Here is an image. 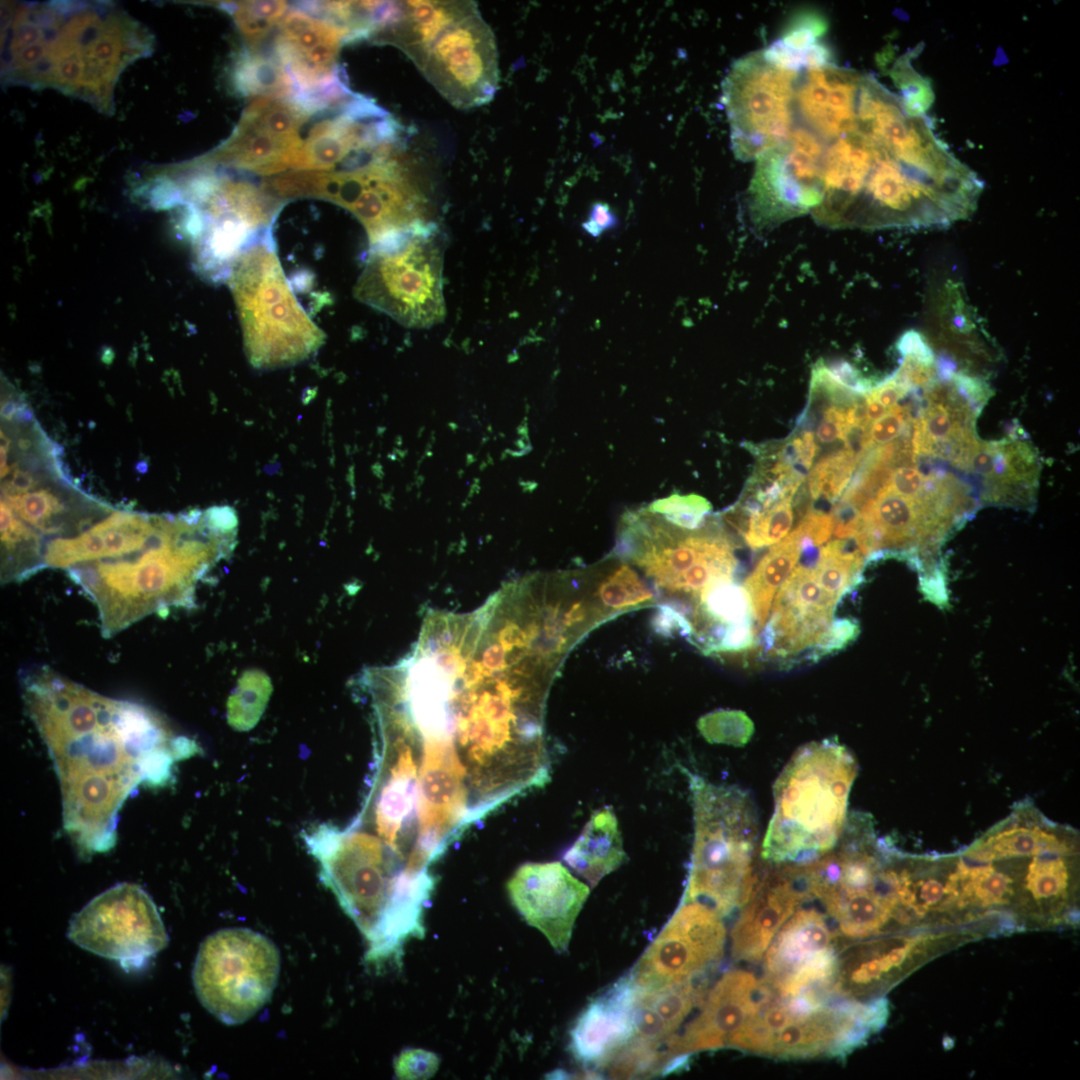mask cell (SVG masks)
I'll return each mask as SVG.
<instances>
[{
    "instance_id": "1",
    "label": "cell",
    "mask_w": 1080,
    "mask_h": 1080,
    "mask_svg": "<svg viewBox=\"0 0 1080 1080\" xmlns=\"http://www.w3.org/2000/svg\"><path fill=\"white\" fill-rule=\"evenodd\" d=\"M565 657L505 603L432 612L399 662L405 714L422 737L453 746L475 820L550 778L548 694Z\"/></svg>"
},
{
    "instance_id": "2",
    "label": "cell",
    "mask_w": 1080,
    "mask_h": 1080,
    "mask_svg": "<svg viewBox=\"0 0 1080 1080\" xmlns=\"http://www.w3.org/2000/svg\"><path fill=\"white\" fill-rule=\"evenodd\" d=\"M21 690L60 782L64 828L84 858L115 846L118 813L139 786H165L174 763L198 751L152 709L105 697L48 666L24 671Z\"/></svg>"
},
{
    "instance_id": "3",
    "label": "cell",
    "mask_w": 1080,
    "mask_h": 1080,
    "mask_svg": "<svg viewBox=\"0 0 1080 1080\" xmlns=\"http://www.w3.org/2000/svg\"><path fill=\"white\" fill-rule=\"evenodd\" d=\"M823 143L811 215L829 228L947 227L965 215L980 186L929 120L869 74L855 123Z\"/></svg>"
},
{
    "instance_id": "4",
    "label": "cell",
    "mask_w": 1080,
    "mask_h": 1080,
    "mask_svg": "<svg viewBox=\"0 0 1080 1080\" xmlns=\"http://www.w3.org/2000/svg\"><path fill=\"white\" fill-rule=\"evenodd\" d=\"M4 15L6 80L53 88L107 113L121 72L152 50L148 29L108 4L21 3Z\"/></svg>"
},
{
    "instance_id": "5",
    "label": "cell",
    "mask_w": 1080,
    "mask_h": 1080,
    "mask_svg": "<svg viewBox=\"0 0 1080 1080\" xmlns=\"http://www.w3.org/2000/svg\"><path fill=\"white\" fill-rule=\"evenodd\" d=\"M162 516L144 547L66 570L97 608L105 638L152 614L192 605L198 583L233 551L238 520L227 505Z\"/></svg>"
},
{
    "instance_id": "6",
    "label": "cell",
    "mask_w": 1080,
    "mask_h": 1080,
    "mask_svg": "<svg viewBox=\"0 0 1080 1080\" xmlns=\"http://www.w3.org/2000/svg\"><path fill=\"white\" fill-rule=\"evenodd\" d=\"M303 839L318 862L320 880L366 941V961L377 968L399 964L405 944L424 936L435 880L413 874L355 820L344 830L318 825Z\"/></svg>"
},
{
    "instance_id": "7",
    "label": "cell",
    "mask_w": 1080,
    "mask_h": 1080,
    "mask_svg": "<svg viewBox=\"0 0 1080 1080\" xmlns=\"http://www.w3.org/2000/svg\"><path fill=\"white\" fill-rule=\"evenodd\" d=\"M371 39L401 49L457 108L481 106L496 93V43L474 2H395Z\"/></svg>"
},
{
    "instance_id": "8",
    "label": "cell",
    "mask_w": 1080,
    "mask_h": 1080,
    "mask_svg": "<svg viewBox=\"0 0 1080 1080\" xmlns=\"http://www.w3.org/2000/svg\"><path fill=\"white\" fill-rule=\"evenodd\" d=\"M854 756L837 738L800 747L773 785L774 811L761 845L769 864H806L837 844L857 776Z\"/></svg>"
},
{
    "instance_id": "9",
    "label": "cell",
    "mask_w": 1080,
    "mask_h": 1080,
    "mask_svg": "<svg viewBox=\"0 0 1080 1080\" xmlns=\"http://www.w3.org/2000/svg\"><path fill=\"white\" fill-rule=\"evenodd\" d=\"M694 839L682 902H699L725 917L748 901L758 874L754 856L758 818L750 794L686 771Z\"/></svg>"
},
{
    "instance_id": "10",
    "label": "cell",
    "mask_w": 1080,
    "mask_h": 1080,
    "mask_svg": "<svg viewBox=\"0 0 1080 1080\" xmlns=\"http://www.w3.org/2000/svg\"><path fill=\"white\" fill-rule=\"evenodd\" d=\"M229 285L245 354L253 367L269 370L297 364L324 343V332L298 302L285 276L272 231L236 259Z\"/></svg>"
},
{
    "instance_id": "11",
    "label": "cell",
    "mask_w": 1080,
    "mask_h": 1080,
    "mask_svg": "<svg viewBox=\"0 0 1080 1080\" xmlns=\"http://www.w3.org/2000/svg\"><path fill=\"white\" fill-rule=\"evenodd\" d=\"M185 179L186 225L198 263L213 278L229 277L236 259L272 231L285 203L245 176L214 172L201 161Z\"/></svg>"
},
{
    "instance_id": "12",
    "label": "cell",
    "mask_w": 1080,
    "mask_h": 1080,
    "mask_svg": "<svg viewBox=\"0 0 1080 1080\" xmlns=\"http://www.w3.org/2000/svg\"><path fill=\"white\" fill-rule=\"evenodd\" d=\"M443 247L435 223L370 246L354 295L411 328H428L445 317Z\"/></svg>"
},
{
    "instance_id": "13",
    "label": "cell",
    "mask_w": 1080,
    "mask_h": 1080,
    "mask_svg": "<svg viewBox=\"0 0 1080 1080\" xmlns=\"http://www.w3.org/2000/svg\"><path fill=\"white\" fill-rule=\"evenodd\" d=\"M313 198L350 211L370 246L431 223V204L407 144L360 168L316 174Z\"/></svg>"
},
{
    "instance_id": "14",
    "label": "cell",
    "mask_w": 1080,
    "mask_h": 1080,
    "mask_svg": "<svg viewBox=\"0 0 1080 1080\" xmlns=\"http://www.w3.org/2000/svg\"><path fill=\"white\" fill-rule=\"evenodd\" d=\"M280 954L262 933L244 927L218 930L200 944L192 971L198 1000L226 1025L249 1020L271 998Z\"/></svg>"
},
{
    "instance_id": "15",
    "label": "cell",
    "mask_w": 1080,
    "mask_h": 1080,
    "mask_svg": "<svg viewBox=\"0 0 1080 1080\" xmlns=\"http://www.w3.org/2000/svg\"><path fill=\"white\" fill-rule=\"evenodd\" d=\"M376 722L381 749L372 790L356 820L371 825L375 835L412 873L430 877L432 862L419 844V740L396 719L379 717Z\"/></svg>"
},
{
    "instance_id": "16",
    "label": "cell",
    "mask_w": 1080,
    "mask_h": 1080,
    "mask_svg": "<svg viewBox=\"0 0 1080 1080\" xmlns=\"http://www.w3.org/2000/svg\"><path fill=\"white\" fill-rule=\"evenodd\" d=\"M778 997L781 1024L762 1052L778 1059H843L879 1030L888 1015L882 999L860 1003L818 990Z\"/></svg>"
},
{
    "instance_id": "17",
    "label": "cell",
    "mask_w": 1080,
    "mask_h": 1080,
    "mask_svg": "<svg viewBox=\"0 0 1080 1080\" xmlns=\"http://www.w3.org/2000/svg\"><path fill=\"white\" fill-rule=\"evenodd\" d=\"M799 71L776 63L764 50L733 65L723 92L732 148L739 159L756 160L787 138Z\"/></svg>"
},
{
    "instance_id": "18",
    "label": "cell",
    "mask_w": 1080,
    "mask_h": 1080,
    "mask_svg": "<svg viewBox=\"0 0 1080 1080\" xmlns=\"http://www.w3.org/2000/svg\"><path fill=\"white\" fill-rule=\"evenodd\" d=\"M67 937L123 966H140L169 942L152 897L139 885L119 883L89 901L71 919Z\"/></svg>"
},
{
    "instance_id": "19",
    "label": "cell",
    "mask_w": 1080,
    "mask_h": 1080,
    "mask_svg": "<svg viewBox=\"0 0 1080 1080\" xmlns=\"http://www.w3.org/2000/svg\"><path fill=\"white\" fill-rule=\"evenodd\" d=\"M354 42L351 31L304 4L288 10L278 25L274 55L290 74L296 103L311 115L331 110L353 92L343 80L339 52Z\"/></svg>"
},
{
    "instance_id": "20",
    "label": "cell",
    "mask_w": 1080,
    "mask_h": 1080,
    "mask_svg": "<svg viewBox=\"0 0 1080 1080\" xmlns=\"http://www.w3.org/2000/svg\"><path fill=\"white\" fill-rule=\"evenodd\" d=\"M824 143L794 124L787 138L756 159L749 188L752 220L760 227L811 213L819 201Z\"/></svg>"
},
{
    "instance_id": "21",
    "label": "cell",
    "mask_w": 1080,
    "mask_h": 1080,
    "mask_svg": "<svg viewBox=\"0 0 1080 1080\" xmlns=\"http://www.w3.org/2000/svg\"><path fill=\"white\" fill-rule=\"evenodd\" d=\"M725 942L720 915L699 902H681L629 977L641 990L697 978L719 962Z\"/></svg>"
},
{
    "instance_id": "22",
    "label": "cell",
    "mask_w": 1080,
    "mask_h": 1080,
    "mask_svg": "<svg viewBox=\"0 0 1080 1080\" xmlns=\"http://www.w3.org/2000/svg\"><path fill=\"white\" fill-rule=\"evenodd\" d=\"M310 116L293 101L257 97L229 138L201 160L264 176L283 173L292 169L303 142L301 127Z\"/></svg>"
},
{
    "instance_id": "23",
    "label": "cell",
    "mask_w": 1080,
    "mask_h": 1080,
    "mask_svg": "<svg viewBox=\"0 0 1080 1080\" xmlns=\"http://www.w3.org/2000/svg\"><path fill=\"white\" fill-rule=\"evenodd\" d=\"M836 932L815 908H798L763 956V979L781 996L833 992L838 967Z\"/></svg>"
},
{
    "instance_id": "24",
    "label": "cell",
    "mask_w": 1080,
    "mask_h": 1080,
    "mask_svg": "<svg viewBox=\"0 0 1080 1080\" xmlns=\"http://www.w3.org/2000/svg\"><path fill=\"white\" fill-rule=\"evenodd\" d=\"M771 994L768 983L751 972H725L707 992L697 1016L669 1041L674 1070L683 1068L693 1053L729 1048Z\"/></svg>"
},
{
    "instance_id": "25",
    "label": "cell",
    "mask_w": 1080,
    "mask_h": 1080,
    "mask_svg": "<svg viewBox=\"0 0 1080 1080\" xmlns=\"http://www.w3.org/2000/svg\"><path fill=\"white\" fill-rule=\"evenodd\" d=\"M506 888L524 920L557 952L566 951L589 887L560 862H527L517 868Z\"/></svg>"
},
{
    "instance_id": "26",
    "label": "cell",
    "mask_w": 1080,
    "mask_h": 1080,
    "mask_svg": "<svg viewBox=\"0 0 1080 1080\" xmlns=\"http://www.w3.org/2000/svg\"><path fill=\"white\" fill-rule=\"evenodd\" d=\"M777 592L770 618L761 629L760 646L764 656L785 662L820 643L834 620L837 603L820 586L813 567L800 563Z\"/></svg>"
},
{
    "instance_id": "27",
    "label": "cell",
    "mask_w": 1080,
    "mask_h": 1080,
    "mask_svg": "<svg viewBox=\"0 0 1080 1080\" xmlns=\"http://www.w3.org/2000/svg\"><path fill=\"white\" fill-rule=\"evenodd\" d=\"M776 866L758 875L731 929V955L737 961H761L782 925L811 900L796 864Z\"/></svg>"
},
{
    "instance_id": "28",
    "label": "cell",
    "mask_w": 1080,
    "mask_h": 1080,
    "mask_svg": "<svg viewBox=\"0 0 1080 1080\" xmlns=\"http://www.w3.org/2000/svg\"><path fill=\"white\" fill-rule=\"evenodd\" d=\"M637 996L638 988L627 975L588 1004L570 1032V1050L577 1060L596 1067L608 1064L633 1034Z\"/></svg>"
},
{
    "instance_id": "29",
    "label": "cell",
    "mask_w": 1080,
    "mask_h": 1080,
    "mask_svg": "<svg viewBox=\"0 0 1080 1080\" xmlns=\"http://www.w3.org/2000/svg\"><path fill=\"white\" fill-rule=\"evenodd\" d=\"M1075 836V832L1047 821L1031 805L1021 804L1008 818L974 842L964 856L973 861L990 862L1044 852L1070 854L1076 847Z\"/></svg>"
},
{
    "instance_id": "30",
    "label": "cell",
    "mask_w": 1080,
    "mask_h": 1080,
    "mask_svg": "<svg viewBox=\"0 0 1080 1080\" xmlns=\"http://www.w3.org/2000/svg\"><path fill=\"white\" fill-rule=\"evenodd\" d=\"M915 945L914 940L887 939L838 951L834 991L840 997L856 1000L883 987L907 963Z\"/></svg>"
},
{
    "instance_id": "31",
    "label": "cell",
    "mask_w": 1080,
    "mask_h": 1080,
    "mask_svg": "<svg viewBox=\"0 0 1080 1080\" xmlns=\"http://www.w3.org/2000/svg\"><path fill=\"white\" fill-rule=\"evenodd\" d=\"M626 859L618 820L611 806L593 812L563 860L592 887Z\"/></svg>"
},
{
    "instance_id": "32",
    "label": "cell",
    "mask_w": 1080,
    "mask_h": 1080,
    "mask_svg": "<svg viewBox=\"0 0 1080 1080\" xmlns=\"http://www.w3.org/2000/svg\"><path fill=\"white\" fill-rule=\"evenodd\" d=\"M800 557V532L795 529L774 544L746 578V590L756 628L761 630L768 620L776 592L786 581Z\"/></svg>"
},
{
    "instance_id": "33",
    "label": "cell",
    "mask_w": 1080,
    "mask_h": 1080,
    "mask_svg": "<svg viewBox=\"0 0 1080 1080\" xmlns=\"http://www.w3.org/2000/svg\"><path fill=\"white\" fill-rule=\"evenodd\" d=\"M597 567V594L614 617L657 605L656 595L628 562L615 555L601 560Z\"/></svg>"
},
{
    "instance_id": "34",
    "label": "cell",
    "mask_w": 1080,
    "mask_h": 1080,
    "mask_svg": "<svg viewBox=\"0 0 1080 1080\" xmlns=\"http://www.w3.org/2000/svg\"><path fill=\"white\" fill-rule=\"evenodd\" d=\"M233 84L244 96L270 97L295 102V84L275 55L246 49L238 57L232 74Z\"/></svg>"
},
{
    "instance_id": "35",
    "label": "cell",
    "mask_w": 1080,
    "mask_h": 1080,
    "mask_svg": "<svg viewBox=\"0 0 1080 1080\" xmlns=\"http://www.w3.org/2000/svg\"><path fill=\"white\" fill-rule=\"evenodd\" d=\"M223 7L232 14L250 50H256L288 12V4L284 1H245L223 4Z\"/></svg>"
},
{
    "instance_id": "36",
    "label": "cell",
    "mask_w": 1080,
    "mask_h": 1080,
    "mask_svg": "<svg viewBox=\"0 0 1080 1080\" xmlns=\"http://www.w3.org/2000/svg\"><path fill=\"white\" fill-rule=\"evenodd\" d=\"M858 463V459L845 448L822 457L808 476L811 498L835 502L849 484Z\"/></svg>"
},
{
    "instance_id": "37",
    "label": "cell",
    "mask_w": 1080,
    "mask_h": 1080,
    "mask_svg": "<svg viewBox=\"0 0 1080 1080\" xmlns=\"http://www.w3.org/2000/svg\"><path fill=\"white\" fill-rule=\"evenodd\" d=\"M1068 854L1044 852L1034 855L1028 866L1026 889L1037 901L1064 897L1069 884Z\"/></svg>"
},
{
    "instance_id": "38",
    "label": "cell",
    "mask_w": 1080,
    "mask_h": 1080,
    "mask_svg": "<svg viewBox=\"0 0 1080 1080\" xmlns=\"http://www.w3.org/2000/svg\"><path fill=\"white\" fill-rule=\"evenodd\" d=\"M792 524V498H784L770 508L747 516L742 535L746 544L757 550L780 542L788 535Z\"/></svg>"
},
{
    "instance_id": "39",
    "label": "cell",
    "mask_w": 1080,
    "mask_h": 1080,
    "mask_svg": "<svg viewBox=\"0 0 1080 1080\" xmlns=\"http://www.w3.org/2000/svg\"><path fill=\"white\" fill-rule=\"evenodd\" d=\"M697 728L707 742L735 747L745 746L754 734L751 718L736 709H718L704 714L698 719Z\"/></svg>"
},
{
    "instance_id": "40",
    "label": "cell",
    "mask_w": 1080,
    "mask_h": 1080,
    "mask_svg": "<svg viewBox=\"0 0 1080 1080\" xmlns=\"http://www.w3.org/2000/svg\"><path fill=\"white\" fill-rule=\"evenodd\" d=\"M647 508L679 527L695 530L706 524L712 507L705 498L689 494L672 495L653 502Z\"/></svg>"
},
{
    "instance_id": "41",
    "label": "cell",
    "mask_w": 1080,
    "mask_h": 1080,
    "mask_svg": "<svg viewBox=\"0 0 1080 1080\" xmlns=\"http://www.w3.org/2000/svg\"><path fill=\"white\" fill-rule=\"evenodd\" d=\"M437 1054L422 1048H406L394 1060V1071L400 1079H429L439 1068Z\"/></svg>"
},
{
    "instance_id": "42",
    "label": "cell",
    "mask_w": 1080,
    "mask_h": 1080,
    "mask_svg": "<svg viewBox=\"0 0 1080 1080\" xmlns=\"http://www.w3.org/2000/svg\"><path fill=\"white\" fill-rule=\"evenodd\" d=\"M858 634L859 625L855 620L850 618L834 619L821 642L806 654V659L815 663L821 658L845 648L857 638Z\"/></svg>"
},
{
    "instance_id": "43",
    "label": "cell",
    "mask_w": 1080,
    "mask_h": 1080,
    "mask_svg": "<svg viewBox=\"0 0 1080 1080\" xmlns=\"http://www.w3.org/2000/svg\"><path fill=\"white\" fill-rule=\"evenodd\" d=\"M910 407L896 404L879 419L872 422L868 430L871 448L887 444L897 438L911 419Z\"/></svg>"
},
{
    "instance_id": "44",
    "label": "cell",
    "mask_w": 1080,
    "mask_h": 1080,
    "mask_svg": "<svg viewBox=\"0 0 1080 1080\" xmlns=\"http://www.w3.org/2000/svg\"><path fill=\"white\" fill-rule=\"evenodd\" d=\"M797 529L819 547L826 544L833 532V519L830 513L809 510L802 517Z\"/></svg>"
},
{
    "instance_id": "45",
    "label": "cell",
    "mask_w": 1080,
    "mask_h": 1080,
    "mask_svg": "<svg viewBox=\"0 0 1080 1080\" xmlns=\"http://www.w3.org/2000/svg\"><path fill=\"white\" fill-rule=\"evenodd\" d=\"M924 479L917 468L902 465L891 470L886 486L903 497L915 500L922 490Z\"/></svg>"
},
{
    "instance_id": "46",
    "label": "cell",
    "mask_w": 1080,
    "mask_h": 1080,
    "mask_svg": "<svg viewBox=\"0 0 1080 1080\" xmlns=\"http://www.w3.org/2000/svg\"><path fill=\"white\" fill-rule=\"evenodd\" d=\"M616 216L610 212L608 205L596 203L593 205L589 220L583 224V228L593 237H597L603 230L616 225Z\"/></svg>"
},
{
    "instance_id": "47",
    "label": "cell",
    "mask_w": 1080,
    "mask_h": 1080,
    "mask_svg": "<svg viewBox=\"0 0 1080 1080\" xmlns=\"http://www.w3.org/2000/svg\"><path fill=\"white\" fill-rule=\"evenodd\" d=\"M36 484L37 480L30 471L16 469L12 472L10 480L2 484V494L4 496L23 494L34 488Z\"/></svg>"
},
{
    "instance_id": "48",
    "label": "cell",
    "mask_w": 1080,
    "mask_h": 1080,
    "mask_svg": "<svg viewBox=\"0 0 1080 1080\" xmlns=\"http://www.w3.org/2000/svg\"><path fill=\"white\" fill-rule=\"evenodd\" d=\"M868 390L864 393L866 398L867 420L871 424L873 421L882 417L888 411V409H886L882 404H880L876 399H874L869 394Z\"/></svg>"
}]
</instances>
